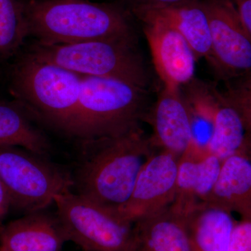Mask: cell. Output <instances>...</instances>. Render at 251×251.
Here are the masks:
<instances>
[{"instance_id":"cell-14","label":"cell","mask_w":251,"mask_h":251,"mask_svg":"<svg viewBox=\"0 0 251 251\" xmlns=\"http://www.w3.org/2000/svg\"><path fill=\"white\" fill-rule=\"evenodd\" d=\"M29 213L0 226V247L8 251H62L68 242L57 215Z\"/></svg>"},{"instance_id":"cell-18","label":"cell","mask_w":251,"mask_h":251,"mask_svg":"<svg viewBox=\"0 0 251 251\" xmlns=\"http://www.w3.org/2000/svg\"><path fill=\"white\" fill-rule=\"evenodd\" d=\"M181 92L191 120L192 145L206 151L214 130L220 90L196 77Z\"/></svg>"},{"instance_id":"cell-8","label":"cell","mask_w":251,"mask_h":251,"mask_svg":"<svg viewBox=\"0 0 251 251\" xmlns=\"http://www.w3.org/2000/svg\"><path fill=\"white\" fill-rule=\"evenodd\" d=\"M209 18L211 54L208 64L226 82L251 73V37L231 0H202Z\"/></svg>"},{"instance_id":"cell-9","label":"cell","mask_w":251,"mask_h":251,"mask_svg":"<svg viewBox=\"0 0 251 251\" xmlns=\"http://www.w3.org/2000/svg\"><path fill=\"white\" fill-rule=\"evenodd\" d=\"M179 159L168 151L153 153L143 165L130 198L117 214L134 224L171 206L176 195Z\"/></svg>"},{"instance_id":"cell-24","label":"cell","mask_w":251,"mask_h":251,"mask_svg":"<svg viewBox=\"0 0 251 251\" xmlns=\"http://www.w3.org/2000/svg\"><path fill=\"white\" fill-rule=\"evenodd\" d=\"M251 37V0H231Z\"/></svg>"},{"instance_id":"cell-16","label":"cell","mask_w":251,"mask_h":251,"mask_svg":"<svg viewBox=\"0 0 251 251\" xmlns=\"http://www.w3.org/2000/svg\"><path fill=\"white\" fill-rule=\"evenodd\" d=\"M137 251H191L186 219L171 206L134 224Z\"/></svg>"},{"instance_id":"cell-28","label":"cell","mask_w":251,"mask_h":251,"mask_svg":"<svg viewBox=\"0 0 251 251\" xmlns=\"http://www.w3.org/2000/svg\"><path fill=\"white\" fill-rule=\"evenodd\" d=\"M230 82L235 85L240 86V87L251 89V73L247 75L236 79V80L230 81Z\"/></svg>"},{"instance_id":"cell-4","label":"cell","mask_w":251,"mask_h":251,"mask_svg":"<svg viewBox=\"0 0 251 251\" xmlns=\"http://www.w3.org/2000/svg\"><path fill=\"white\" fill-rule=\"evenodd\" d=\"M82 77L29 53L15 67L11 92L34 120L68 134L76 111Z\"/></svg>"},{"instance_id":"cell-7","label":"cell","mask_w":251,"mask_h":251,"mask_svg":"<svg viewBox=\"0 0 251 251\" xmlns=\"http://www.w3.org/2000/svg\"><path fill=\"white\" fill-rule=\"evenodd\" d=\"M68 242L85 251H137L134 224L72 191L54 198Z\"/></svg>"},{"instance_id":"cell-11","label":"cell","mask_w":251,"mask_h":251,"mask_svg":"<svg viewBox=\"0 0 251 251\" xmlns=\"http://www.w3.org/2000/svg\"><path fill=\"white\" fill-rule=\"evenodd\" d=\"M143 122L152 127L153 148L180 158L192 145L191 120L181 89L163 87Z\"/></svg>"},{"instance_id":"cell-17","label":"cell","mask_w":251,"mask_h":251,"mask_svg":"<svg viewBox=\"0 0 251 251\" xmlns=\"http://www.w3.org/2000/svg\"><path fill=\"white\" fill-rule=\"evenodd\" d=\"M191 251H229L236 221L232 213L200 202L185 216Z\"/></svg>"},{"instance_id":"cell-5","label":"cell","mask_w":251,"mask_h":251,"mask_svg":"<svg viewBox=\"0 0 251 251\" xmlns=\"http://www.w3.org/2000/svg\"><path fill=\"white\" fill-rule=\"evenodd\" d=\"M29 53L85 76L110 77L149 90L151 77L138 41L96 40L33 45Z\"/></svg>"},{"instance_id":"cell-29","label":"cell","mask_w":251,"mask_h":251,"mask_svg":"<svg viewBox=\"0 0 251 251\" xmlns=\"http://www.w3.org/2000/svg\"><path fill=\"white\" fill-rule=\"evenodd\" d=\"M0 251H8L6 249H3V248L0 247Z\"/></svg>"},{"instance_id":"cell-15","label":"cell","mask_w":251,"mask_h":251,"mask_svg":"<svg viewBox=\"0 0 251 251\" xmlns=\"http://www.w3.org/2000/svg\"><path fill=\"white\" fill-rule=\"evenodd\" d=\"M241 218L251 216V161L243 154L222 162L219 177L206 202Z\"/></svg>"},{"instance_id":"cell-22","label":"cell","mask_w":251,"mask_h":251,"mask_svg":"<svg viewBox=\"0 0 251 251\" xmlns=\"http://www.w3.org/2000/svg\"><path fill=\"white\" fill-rule=\"evenodd\" d=\"M226 103L234 109L242 119L247 131L251 130V89L226 82V88L221 91Z\"/></svg>"},{"instance_id":"cell-26","label":"cell","mask_w":251,"mask_h":251,"mask_svg":"<svg viewBox=\"0 0 251 251\" xmlns=\"http://www.w3.org/2000/svg\"><path fill=\"white\" fill-rule=\"evenodd\" d=\"M11 206L9 194L2 181L0 179V221L7 214Z\"/></svg>"},{"instance_id":"cell-6","label":"cell","mask_w":251,"mask_h":251,"mask_svg":"<svg viewBox=\"0 0 251 251\" xmlns=\"http://www.w3.org/2000/svg\"><path fill=\"white\" fill-rule=\"evenodd\" d=\"M0 179L11 206L27 214L44 210L74 186L70 173L18 147L0 146Z\"/></svg>"},{"instance_id":"cell-25","label":"cell","mask_w":251,"mask_h":251,"mask_svg":"<svg viewBox=\"0 0 251 251\" xmlns=\"http://www.w3.org/2000/svg\"><path fill=\"white\" fill-rule=\"evenodd\" d=\"M130 8L152 7V6H164L180 2L185 0H127Z\"/></svg>"},{"instance_id":"cell-12","label":"cell","mask_w":251,"mask_h":251,"mask_svg":"<svg viewBox=\"0 0 251 251\" xmlns=\"http://www.w3.org/2000/svg\"><path fill=\"white\" fill-rule=\"evenodd\" d=\"M222 161L191 147L179 159L176 189L171 207L186 216L198 203L206 202L215 186Z\"/></svg>"},{"instance_id":"cell-1","label":"cell","mask_w":251,"mask_h":251,"mask_svg":"<svg viewBox=\"0 0 251 251\" xmlns=\"http://www.w3.org/2000/svg\"><path fill=\"white\" fill-rule=\"evenodd\" d=\"M83 142L73 188L117 212L130 198L143 165L156 149L141 127L121 136Z\"/></svg>"},{"instance_id":"cell-19","label":"cell","mask_w":251,"mask_h":251,"mask_svg":"<svg viewBox=\"0 0 251 251\" xmlns=\"http://www.w3.org/2000/svg\"><path fill=\"white\" fill-rule=\"evenodd\" d=\"M32 120L17 102H0V146L18 147L45 156L49 151V140Z\"/></svg>"},{"instance_id":"cell-2","label":"cell","mask_w":251,"mask_h":251,"mask_svg":"<svg viewBox=\"0 0 251 251\" xmlns=\"http://www.w3.org/2000/svg\"><path fill=\"white\" fill-rule=\"evenodd\" d=\"M28 35L48 45L96 40H137L130 14L89 0H21Z\"/></svg>"},{"instance_id":"cell-10","label":"cell","mask_w":251,"mask_h":251,"mask_svg":"<svg viewBox=\"0 0 251 251\" xmlns=\"http://www.w3.org/2000/svg\"><path fill=\"white\" fill-rule=\"evenodd\" d=\"M148 41L153 67L163 87L182 88L196 78V59L184 37L158 18L138 15Z\"/></svg>"},{"instance_id":"cell-13","label":"cell","mask_w":251,"mask_h":251,"mask_svg":"<svg viewBox=\"0 0 251 251\" xmlns=\"http://www.w3.org/2000/svg\"><path fill=\"white\" fill-rule=\"evenodd\" d=\"M133 16L143 15L162 20L176 29L192 49L197 60L209 62L211 54L209 18L202 0H185L152 7L130 8Z\"/></svg>"},{"instance_id":"cell-3","label":"cell","mask_w":251,"mask_h":251,"mask_svg":"<svg viewBox=\"0 0 251 251\" xmlns=\"http://www.w3.org/2000/svg\"><path fill=\"white\" fill-rule=\"evenodd\" d=\"M149 108L147 89L117 79L82 75L68 134L83 141L121 136L141 127Z\"/></svg>"},{"instance_id":"cell-27","label":"cell","mask_w":251,"mask_h":251,"mask_svg":"<svg viewBox=\"0 0 251 251\" xmlns=\"http://www.w3.org/2000/svg\"><path fill=\"white\" fill-rule=\"evenodd\" d=\"M243 155L251 161V130L246 133Z\"/></svg>"},{"instance_id":"cell-23","label":"cell","mask_w":251,"mask_h":251,"mask_svg":"<svg viewBox=\"0 0 251 251\" xmlns=\"http://www.w3.org/2000/svg\"><path fill=\"white\" fill-rule=\"evenodd\" d=\"M229 251H251V216L236 221L231 234Z\"/></svg>"},{"instance_id":"cell-21","label":"cell","mask_w":251,"mask_h":251,"mask_svg":"<svg viewBox=\"0 0 251 251\" xmlns=\"http://www.w3.org/2000/svg\"><path fill=\"white\" fill-rule=\"evenodd\" d=\"M28 36L21 0H0V59L12 57Z\"/></svg>"},{"instance_id":"cell-20","label":"cell","mask_w":251,"mask_h":251,"mask_svg":"<svg viewBox=\"0 0 251 251\" xmlns=\"http://www.w3.org/2000/svg\"><path fill=\"white\" fill-rule=\"evenodd\" d=\"M246 133L239 114L225 101L220 90L214 130L206 151L222 161L234 155L243 154Z\"/></svg>"}]
</instances>
